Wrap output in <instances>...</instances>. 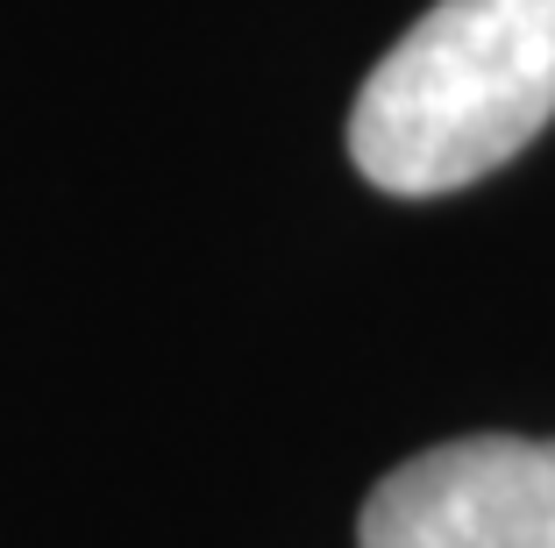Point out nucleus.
I'll use <instances>...</instances> for the list:
<instances>
[{
    "label": "nucleus",
    "mask_w": 555,
    "mask_h": 548,
    "mask_svg": "<svg viewBox=\"0 0 555 548\" xmlns=\"http://www.w3.org/2000/svg\"><path fill=\"white\" fill-rule=\"evenodd\" d=\"M555 122V0H435L363 79L349 157L392 200L513 164Z\"/></svg>",
    "instance_id": "1"
},
{
    "label": "nucleus",
    "mask_w": 555,
    "mask_h": 548,
    "mask_svg": "<svg viewBox=\"0 0 555 548\" xmlns=\"http://www.w3.org/2000/svg\"><path fill=\"white\" fill-rule=\"evenodd\" d=\"M363 548H555V442L463 435L377 477Z\"/></svg>",
    "instance_id": "2"
}]
</instances>
